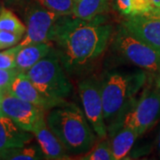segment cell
<instances>
[{
	"label": "cell",
	"mask_w": 160,
	"mask_h": 160,
	"mask_svg": "<svg viewBox=\"0 0 160 160\" xmlns=\"http://www.w3.org/2000/svg\"><path fill=\"white\" fill-rule=\"evenodd\" d=\"M23 35L6 30H0V50H6L17 46L22 39Z\"/></svg>",
	"instance_id": "23"
},
{
	"label": "cell",
	"mask_w": 160,
	"mask_h": 160,
	"mask_svg": "<svg viewBox=\"0 0 160 160\" xmlns=\"http://www.w3.org/2000/svg\"><path fill=\"white\" fill-rule=\"evenodd\" d=\"M0 10H1V9H0Z\"/></svg>",
	"instance_id": "30"
},
{
	"label": "cell",
	"mask_w": 160,
	"mask_h": 160,
	"mask_svg": "<svg viewBox=\"0 0 160 160\" xmlns=\"http://www.w3.org/2000/svg\"><path fill=\"white\" fill-rule=\"evenodd\" d=\"M25 73L46 97L62 104L68 102L67 99L73 92V86L55 48Z\"/></svg>",
	"instance_id": "4"
},
{
	"label": "cell",
	"mask_w": 160,
	"mask_h": 160,
	"mask_svg": "<svg viewBox=\"0 0 160 160\" xmlns=\"http://www.w3.org/2000/svg\"><path fill=\"white\" fill-rule=\"evenodd\" d=\"M45 8L60 15H72L74 0H38Z\"/></svg>",
	"instance_id": "21"
},
{
	"label": "cell",
	"mask_w": 160,
	"mask_h": 160,
	"mask_svg": "<svg viewBox=\"0 0 160 160\" xmlns=\"http://www.w3.org/2000/svg\"><path fill=\"white\" fill-rule=\"evenodd\" d=\"M113 6L123 17L141 14L158 7L151 0H113Z\"/></svg>",
	"instance_id": "18"
},
{
	"label": "cell",
	"mask_w": 160,
	"mask_h": 160,
	"mask_svg": "<svg viewBox=\"0 0 160 160\" xmlns=\"http://www.w3.org/2000/svg\"><path fill=\"white\" fill-rule=\"evenodd\" d=\"M87 153L83 155L81 160H115L110 140L108 138L100 139Z\"/></svg>",
	"instance_id": "19"
},
{
	"label": "cell",
	"mask_w": 160,
	"mask_h": 160,
	"mask_svg": "<svg viewBox=\"0 0 160 160\" xmlns=\"http://www.w3.org/2000/svg\"><path fill=\"white\" fill-rule=\"evenodd\" d=\"M113 0H74L72 15L83 20H92L109 11Z\"/></svg>",
	"instance_id": "16"
},
{
	"label": "cell",
	"mask_w": 160,
	"mask_h": 160,
	"mask_svg": "<svg viewBox=\"0 0 160 160\" xmlns=\"http://www.w3.org/2000/svg\"><path fill=\"white\" fill-rule=\"evenodd\" d=\"M32 133L46 156V159H70V154L47 126L46 116L39 120Z\"/></svg>",
	"instance_id": "12"
},
{
	"label": "cell",
	"mask_w": 160,
	"mask_h": 160,
	"mask_svg": "<svg viewBox=\"0 0 160 160\" xmlns=\"http://www.w3.org/2000/svg\"><path fill=\"white\" fill-rule=\"evenodd\" d=\"M0 90H1V89H0Z\"/></svg>",
	"instance_id": "29"
},
{
	"label": "cell",
	"mask_w": 160,
	"mask_h": 160,
	"mask_svg": "<svg viewBox=\"0 0 160 160\" xmlns=\"http://www.w3.org/2000/svg\"><path fill=\"white\" fill-rule=\"evenodd\" d=\"M44 109L23 101L5 92L1 113L11 118L17 126L25 131H34L39 120L46 116Z\"/></svg>",
	"instance_id": "10"
},
{
	"label": "cell",
	"mask_w": 160,
	"mask_h": 160,
	"mask_svg": "<svg viewBox=\"0 0 160 160\" xmlns=\"http://www.w3.org/2000/svg\"><path fill=\"white\" fill-rule=\"evenodd\" d=\"M0 30H6L23 35L26 32V25L10 10L1 8L0 10Z\"/></svg>",
	"instance_id": "20"
},
{
	"label": "cell",
	"mask_w": 160,
	"mask_h": 160,
	"mask_svg": "<svg viewBox=\"0 0 160 160\" xmlns=\"http://www.w3.org/2000/svg\"><path fill=\"white\" fill-rule=\"evenodd\" d=\"M139 137L135 130L129 126L120 127L114 134L109 137L115 160L127 158L132 149Z\"/></svg>",
	"instance_id": "15"
},
{
	"label": "cell",
	"mask_w": 160,
	"mask_h": 160,
	"mask_svg": "<svg viewBox=\"0 0 160 160\" xmlns=\"http://www.w3.org/2000/svg\"><path fill=\"white\" fill-rule=\"evenodd\" d=\"M159 118L160 87L150 81V86L145 87L142 95L136 98L109 137H111L122 126L131 127L141 136L153 127Z\"/></svg>",
	"instance_id": "6"
},
{
	"label": "cell",
	"mask_w": 160,
	"mask_h": 160,
	"mask_svg": "<svg viewBox=\"0 0 160 160\" xmlns=\"http://www.w3.org/2000/svg\"><path fill=\"white\" fill-rule=\"evenodd\" d=\"M5 92L23 101L38 106L46 111H49L55 107L63 105L44 95L33 85L25 72H19Z\"/></svg>",
	"instance_id": "11"
},
{
	"label": "cell",
	"mask_w": 160,
	"mask_h": 160,
	"mask_svg": "<svg viewBox=\"0 0 160 160\" xmlns=\"http://www.w3.org/2000/svg\"><path fill=\"white\" fill-rule=\"evenodd\" d=\"M100 80L104 119L109 136L135 102L138 92L146 86L149 75L142 69L134 71L112 70L104 72Z\"/></svg>",
	"instance_id": "2"
},
{
	"label": "cell",
	"mask_w": 160,
	"mask_h": 160,
	"mask_svg": "<svg viewBox=\"0 0 160 160\" xmlns=\"http://www.w3.org/2000/svg\"><path fill=\"white\" fill-rule=\"evenodd\" d=\"M46 119L70 156L86 154L97 142V135L84 111L74 103L68 102L50 109Z\"/></svg>",
	"instance_id": "3"
},
{
	"label": "cell",
	"mask_w": 160,
	"mask_h": 160,
	"mask_svg": "<svg viewBox=\"0 0 160 160\" xmlns=\"http://www.w3.org/2000/svg\"><path fill=\"white\" fill-rule=\"evenodd\" d=\"M0 159L45 160L46 156L38 144H27L22 147L12 148L0 152Z\"/></svg>",
	"instance_id": "17"
},
{
	"label": "cell",
	"mask_w": 160,
	"mask_h": 160,
	"mask_svg": "<svg viewBox=\"0 0 160 160\" xmlns=\"http://www.w3.org/2000/svg\"><path fill=\"white\" fill-rule=\"evenodd\" d=\"M153 2L155 6H158V7H160V0H151Z\"/></svg>",
	"instance_id": "28"
},
{
	"label": "cell",
	"mask_w": 160,
	"mask_h": 160,
	"mask_svg": "<svg viewBox=\"0 0 160 160\" xmlns=\"http://www.w3.org/2000/svg\"><path fill=\"white\" fill-rule=\"evenodd\" d=\"M53 48L52 43H37L21 46L16 55V69L20 72L28 71Z\"/></svg>",
	"instance_id": "14"
},
{
	"label": "cell",
	"mask_w": 160,
	"mask_h": 160,
	"mask_svg": "<svg viewBox=\"0 0 160 160\" xmlns=\"http://www.w3.org/2000/svg\"><path fill=\"white\" fill-rule=\"evenodd\" d=\"M5 91L0 90V114H1V109H2V102H3V97H4Z\"/></svg>",
	"instance_id": "26"
},
{
	"label": "cell",
	"mask_w": 160,
	"mask_h": 160,
	"mask_svg": "<svg viewBox=\"0 0 160 160\" xmlns=\"http://www.w3.org/2000/svg\"><path fill=\"white\" fill-rule=\"evenodd\" d=\"M153 82H154V84L156 85V86H159L160 87V75L154 80V81H153Z\"/></svg>",
	"instance_id": "27"
},
{
	"label": "cell",
	"mask_w": 160,
	"mask_h": 160,
	"mask_svg": "<svg viewBox=\"0 0 160 160\" xmlns=\"http://www.w3.org/2000/svg\"><path fill=\"white\" fill-rule=\"evenodd\" d=\"M19 72L20 71L17 69H0V89L6 91Z\"/></svg>",
	"instance_id": "24"
},
{
	"label": "cell",
	"mask_w": 160,
	"mask_h": 160,
	"mask_svg": "<svg viewBox=\"0 0 160 160\" xmlns=\"http://www.w3.org/2000/svg\"><path fill=\"white\" fill-rule=\"evenodd\" d=\"M113 45L123 59L147 72L149 81H154L160 75L159 53L135 38L122 24L114 33Z\"/></svg>",
	"instance_id": "5"
},
{
	"label": "cell",
	"mask_w": 160,
	"mask_h": 160,
	"mask_svg": "<svg viewBox=\"0 0 160 160\" xmlns=\"http://www.w3.org/2000/svg\"><path fill=\"white\" fill-rule=\"evenodd\" d=\"M157 146H158V153L160 158V129L158 132V139H157Z\"/></svg>",
	"instance_id": "25"
},
{
	"label": "cell",
	"mask_w": 160,
	"mask_h": 160,
	"mask_svg": "<svg viewBox=\"0 0 160 160\" xmlns=\"http://www.w3.org/2000/svg\"><path fill=\"white\" fill-rule=\"evenodd\" d=\"M20 49L18 46L0 52V69H16V55Z\"/></svg>",
	"instance_id": "22"
},
{
	"label": "cell",
	"mask_w": 160,
	"mask_h": 160,
	"mask_svg": "<svg viewBox=\"0 0 160 160\" xmlns=\"http://www.w3.org/2000/svg\"><path fill=\"white\" fill-rule=\"evenodd\" d=\"M78 94L84 113L98 139L108 137L100 78L92 76L81 80L78 83Z\"/></svg>",
	"instance_id": "8"
},
{
	"label": "cell",
	"mask_w": 160,
	"mask_h": 160,
	"mask_svg": "<svg viewBox=\"0 0 160 160\" xmlns=\"http://www.w3.org/2000/svg\"><path fill=\"white\" fill-rule=\"evenodd\" d=\"M114 33L104 14L92 20L63 15L53 42L68 75L79 76L92 69L107 50Z\"/></svg>",
	"instance_id": "1"
},
{
	"label": "cell",
	"mask_w": 160,
	"mask_h": 160,
	"mask_svg": "<svg viewBox=\"0 0 160 160\" xmlns=\"http://www.w3.org/2000/svg\"><path fill=\"white\" fill-rule=\"evenodd\" d=\"M120 24L160 54V7L137 15L123 17Z\"/></svg>",
	"instance_id": "9"
},
{
	"label": "cell",
	"mask_w": 160,
	"mask_h": 160,
	"mask_svg": "<svg viewBox=\"0 0 160 160\" xmlns=\"http://www.w3.org/2000/svg\"><path fill=\"white\" fill-rule=\"evenodd\" d=\"M63 15L52 12L41 5L29 6L26 12V32L18 46L54 41L58 25Z\"/></svg>",
	"instance_id": "7"
},
{
	"label": "cell",
	"mask_w": 160,
	"mask_h": 160,
	"mask_svg": "<svg viewBox=\"0 0 160 160\" xmlns=\"http://www.w3.org/2000/svg\"><path fill=\"white\" fill-rule=\"evenodd\" d=\"M34 134L23 130L6 115L0 114V152L22 147L32 142Z\"/></svg>",
	"instance_id": "13"
}]
</instances>
